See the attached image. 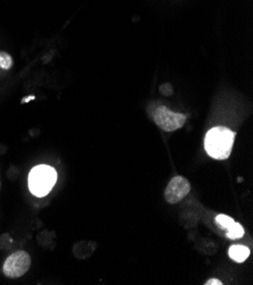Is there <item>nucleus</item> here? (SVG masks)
<instances>
[{
	"label": "nucleus",
	"instance_id": "7",
	"mask_svg": "<svg viewBox=\"0 0 253 285\" xmlns=\"http://www.w3.org/2000/svg\"><path fill=\"white\" fill-rule=\"evenodd\" d=\"M227 238H230V240H238V238H241L244 236V228L243 226L240 223H235L230 226V228L227 230Z\"/></svg>",
	"mask_w": 253,
	"mask_h": 285
},
{
	"label": "nucleus",
	"instance_id": "4",
	"mask_svg": "<svg viewBox=\"0 0 253 285\" xmlns=\"http://www.w3.org/2000/svg\"><path fill=\"white\" fill-rule=\"evenodd\" d=\"M152 118L154 123L166 132H174L176 130L183 128L186 122V116L184 114L172 112L165 106L156 108Z\"/></svg>",
	"mask_w": 253,
	"mask_h": 285
},
{
	"label": "nucleus",
	"instance_id": "11",
	"mask_svg": "<svg viewBox=\"0 0 253 285\" xmlns=\"http://www.w3.org/2000/svg\"><path fill=\"white\" fill-rule=\"evenodd\" d=\"M32 99H34V97H33V96H32V97H28V98H24V99H23V102H28V100H32Z\"/></svg>",
	"mask_w": 253,
	"mask_h": 285
},
{
	"label": "nucleus",
	"instance_id": "10",
	"mask_svg": "<svg viewBox=\"0 0 253 285\" xmlns=\"http://www.w3.org/2000/svg\"><path fill=\"white\" fill-rule=\"evenodd\" d=\"M206 285H222V282L218 278H210L204 283Z\"/></svg>",
	"mask_w": 253,
	"mask_h": 285
},
{
	"label": "nucleus",
	"instance_id": "5",
	"mask_svg": "<svg viewBox=\"0 0 253 285\" xmlns=\"http://www.w3.org/2000/svg\"><path fill=\"white\" fill-rule=\"evenodd\" d=\"M191 191V183L183 176H174L165 190V199L168 204H175L182 201Z\"/></svg>",
	"mask_w": 253,
	"mask_h": 285
},
{
	"label": "nucleus",
	"instance_id": "3",
	"mask_svg": "<svg viewBox=\"0 0 253 285\" xmlns=\"http://www.w3.org/2000/svg\"><path fill=\"white\" fill-rule=\"evenodd\" d=\"M30 267H31V257L28 252L20 250L8 256L6 262H4L2 270L8 278H18L28 273Z\"/></svg>",
	"mask_w": 253,
	"mask_h": 285
},
{
	"label": "nucleus",
	"instance_id": "1",
	"mask_svg": "<svg viewBox=\"0 0 253 285\" xmlns=\"http://www.w3.org/2000/svg\"><path fill=\"white\" fill-rule=\"evenodd\" d=\"M235 136V132L225 126L210 128L204 138V149L206 154L217 160H225L230 158Z\"/></svg>",
	"mask_w": 253,
	"mask_h": 285
},
{
	"label": "nucleus",
	"instance_id": "8",
	"mask_svg": "<svg viewBox=\"0 0 253 285\" xmlns=\"http://www.w3.org/2000/svg\"><path fill=\"white\" fill-rule=\"evenodd\" d=\"M216 223L222 228L224 230H228L232 225L235 223V220L232 218V217L224 215V214H220V215H218L216 217Z\"/></svg>",
	"mask_w": 253,
	"mask_h": 285
},
{
	"label": "nucleus",
	"instance_id": "6",
	"mask_svg": "<svg viewBox=\"0 0 253 285\" xmlns=\"http://www.w3.org/2000/svg\"><path fill=\"white\" fill-rule=\"evenodd\" d=\"M228 256L232 260L236 262H244L250 256V249L246 246H232L228 250Z\"/></svg>",
	"mask_w": 253,
	"mask_h": 285
},
{
	"label": "nucleus",
	"instance_id": "2",
	"mask_svg": "<svg viewBox=\"0 0 253 285\" xmlns=\"http://www.w3.org/2000/svg\"><path fill=\"white\" fill-rule=\"evenodd\" d=\"M57 178V172L54 167L44 164L36 165L30 172L28 178L30 191L39 198L46 196L52 190Z\"/></svg>",
	"mask_w": 253,
	"mask_h": 285
},
{
	"label": "nucleus",
	"instance_id": "9",
	"mask_svg": "<svg viewBox=\"0 0 253 285\" xmlns=\"http://www.w3.org/2000/svg\"><path fill=\"white\" fill-rule=\"evenodd\" d=\"M12 65V60L10 54L0 52V67L4 70H10Z\"/></svg>",
	"mask_w": 253,
	"mask_h": 285
}]
</instances>
